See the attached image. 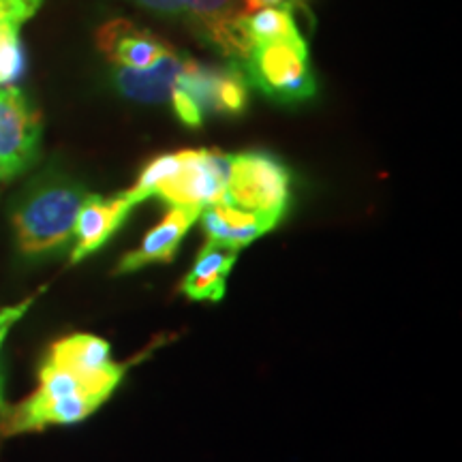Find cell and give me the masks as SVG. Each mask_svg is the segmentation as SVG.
Returning <instances> with one entry per match:
<instances>
[{
	"label": "cell",
	"mask_w": 462,
	"mask_h": 462,
	"mask_svg": "<svg viewBox=\"0 0 462 462\" xmlns=\"http://www.w3.org/2000/svg\"><path fill=\"white\" fill-rule=\"evenodd\" d=\"M285 0H242V11L245 14H255V11L268 9V7H279Z\"/></svg>",
	"instance_id": "cell-22"
},
{
	"label": "cell",
	"mask_w": 462,
	"mask_h": 462,
	"mask_svg": "<svg viewBox=\"0 0 462 462\" xmlns=\"http://www.w3.org/2000/svg\"><path fill=\"white\" fill-rule=\"evenodd\" d=\"M240 65L248 84L282 106L310 101L319 88L304 39L251 45Z\"/></svg>",
	"instance_id": "cell-2"
},
{
	"label": "cell",
	"mask_w": 462,
	"mask_h": 462,
	"mask_svg": "<svg viewBox=\"0 0 462 462\" xmlns=\"http://www.w3.org/2000/svg\"><path fill=\"white\" fill-rule=\"evenodd\" d=\"M97 50L106 56L109 67L148 69L161 60L173 48L165 39L137 26L126 17H114L101 24L95 32Z\"/></svg>",
	"instance_id": "cell-10"
},
{
	"label": "cell",
	"mask_w": 462,
	"mask_h": 462,
	"mask_svg": "<svg viewBox=\"0 0 462 462\" xmlns=\"http://www.w3.org/2000/svg\"><path fill=\"white\" fill-rule=\"evenodd\" d=\"M238 262V253L227 248L204 245L189 273L180 282V291L195 302H218L227 291V281Z\"/></svg>",
	"instance_id": "cell-14"
},
{
	"label": "cell",
	"mask_w": 462,
	"mask_h": 462,
	"mask_svg": "<svg viewBox=\"0 0 462 462\" xmlns=\"http://www.w3.org/2000/svg\"><path fill=\"white\" fill-rule=\"evenodd\" d=\"M293 176L285 161L265 150H245L229 157L225 204L281 223L291 204Z\"/></svg>",
	"instance_id": "cell-3"
},
{
	"label": "cell",
	"mask_w": 462,
	"mask_h": 462,
	"mask_svg": "<svg viewBox=\"0 0 462 462\" xmlns=\"http://www.w3.org/2000/svg\"><path fill=\"white\" fill-rule=\"evenodd\" d=\"M215 116L240 118L246 114L251 99V84L240 62L229 60L227 65H215Z\"/></svg>",
	"instance_id": "cell-16"
},
{
	"label": "cell",
	"mask_w": 462,
	"mask_h": 462,
	"mask_svg": "<svg viewBox=\"0 0 462 462\" xmlns=\"http://www.w3.org/2000/svg\"><path fill=\"white\" fill-rule=\"evenodd\" d=\"M103 398L82 392L62 398H45L32 392L26 401L9 407L0 421L5 435H24V432L45 430L50 426H75L90 418L101 404Z\"/></svg>",
	"instance_id": "cell-7"
},
{
	"label": "cell",
	"mask_w": 462,
	"mask_h": 462,
	"mask_svg": "<svg viewBox=\"0 0 462 462\" xmlns=\"http://www.w3.org/2000/svg\"><path fill=\"white\" fill-rule=\"evenodd\" d=\"M199 215L201 212L195 208H170L167 215L143 236L140 246L120 257L114 273L133 274L148 265L171 263L189 231L199 221Z\"/></svg>",
	"instance_id": "cell-11"
},
{
	"label": "cell",
	"mask_w": 462,
	"mask_h": 462,
	"mask_svg": "<svg viewBox=\"0 0 462 462\" xmlns=\"http://www.w3.org/2000/svg\"><path fill=\"white\" fill-rule=\"evenodd\" d=\"M182 65L184 56L173 50L148 69L112 67L109 79L123 99L157 106V103H170L171 88L182 71Z\"/></svg>",
	"instance_id": "cell-12"
},
{
	"label": "cell",
	"mask_w": 462,
	"mask_h": 462,
	"mask_svg": "<svg viewBox=\"0 0 462 462\" xmlns=\"http://www.w3.org/2000/svg\"><path fill=\"white\" fill-rule=\"evenodd\" d=\"M88 195L84 184L69 173L50 170L34 178L11 210L17 255L42 263L69 251L75 221Z\"/></svg>",
	"instance_id": "cell-1"
},
{
	"label": "cell",
	"mask_w": 462,
	"mask_h": 462,
	"mask_svg": "<svg viewBox=\"0 0 462 462\" xmlns=\"http://www.w3.org/2000/svg\"><path fill=\"white\" fill-rule=\"evenodd\" d=\"M135 206L137 204L126 195V190L112 195V198L90 193L88 199L84 201L82 210H79L78 221H75L69 263L75 265L95 255V253H99L123 229V225L131 217Z\"/></svg>",
	"instance_id": "cell-9"
},
{
	"label": "cell",
	"mask_w": 462,
	"mask_h": 462,
	"mask_svg": "<svg viewBox=\"0 0 462 462\" xmlns=\"http://www.w3.org/2000/svg\"><path fill=\"white\" fill-rule=\"evenodd\" d=\"M42 112L17 86L0 88V180H14L42 152Z\"/></svg>",
	"instance_id": "cell-5"
},
{
	"label": "cell",
	"mask_w": 462,
	"mask_h": 462,
	"mask_svg": "<svg viewBox=\"0 0 462 462\" xmlns=\"http://www.w3.org/2000/svg\"><path fill=\"white\" fill-rule=\"evenodd\" d=\"M133 5L148 11L150 15L165 22H184V3L182 0H131Z\"/></svg>",
	"instance_id": "cell-21"
},
{
	"label": "cell",
	"mask_w": 462,
	"mask_h": 462,
	"mask_svg": "<svg viewBox=\"0 0 462 462\" xmlns=\"http://www.w3.org/2000/svg\"><path fill=\"white\" fill-rule=\"evenodd\" d=\"M43 360L73 373L86 388L109 401L123 383L129 364L114 360L112 346L95 334H69L50 346Z\"/></svg>",
	"instance_id": "cell-6"
},
{
	"label": "cell",
	"mask_w": 462,
	"mask_h": 462,
	"mask_svg": "<svg viewBox=\"0 0 462 462\" xmlns=\"http://www.w3.org/2000/svg\"><path fill=\"white\" fill-rule=\"evenodd\" d=\"M28 56L20 31L0 34V88L15 86L24 78Z\"/></svg>",
	"instance_id": "cell-18"
},
{
	"label": "cell",
	"mask_w": 462,
	"mask_h": 462,
	"mask_svg": "<svg viewBox=\"0 0 462 462\" xmlns=\"http://www.w3.org/2000/svg\"><path fill=\"white\" fill-rule=\"evenodd\" d=\"M184 24L208 48H212L227 60L240 62L246 56V43L242 39L238 22L245 15L242 0H182Z\"/></svg>",
	"instance_id": "cell-8"
},
{
	"label": "cell",
	"mask_w": 462,
	"mask_h": 462,
	"mask_svg": "<svg viewBox=\"0 0 462 462\" xmlns=\"http://www.w3.org/2000/svg\"><path fill=\"white\" fill-rule=\"evenodd\" d=\"M231 154L215 148H187L182 165L170 180L159 187L154 198L170 208H204L227 199Z\"/></svg>",
	"instance_id": "cell-4"
},
{
	"label": "cell",
	"mask_w": 462,
	"mask_h": 462,
	"mask_svg": "<svg viewBox=\"0 0 462 462\" xmlns=\"http://www.w3.org/2000/svg\"><path fill=\"white\" fill-rule=\"evenodd\" d=\"M39 298V293H32L24 300L15 304H7V306H0V418H3L5 411H7V402H5V357H3V349L5 343H7L11 330L15 328L17 321H22L31 306L34 304V300Z\"/></svg>",
	"instance_id": "cell-19"
},
{
	"label": "cell",
	"mask_w": 462,
	"mask_h": 462,
	"mask_svg": "<svg viewBox=\"0 0 462 462\" xmlns=\"http://www.w3.org/2000/svg\"><path fill=\"white\" fill-rule=\"evenodd\" d=\"M182 157L184 150H173V152H163L150 159L148 163L142 167L135 184H133L131 189H126V195H129L137 206H140L142 201L154 198V193H157L161 184L170 180L173 173L180 170Z\"/></svg>",
	"instance_id": "cell-17"
},
{
	"label": "cell",
	"mask_w": 462,
	"mask_h": 462,
	"mask_svg": "<svg viewBox=\"0 0 462 462\" xmlns=\"http://www.w3.org/2000/svg\"><path fill=\"white\" fill-rule=\"evenodd\" d=\"M45 0H0V34L22 31L28 20L37 15Z\"/></svg>",
	"instance_id": "cell-20"
},
{
	"label": "cell",
	"mask_w": 462,
	"mask_h": 462,
	"mask_svg": "<svg viewBox=\"0 0 462 462\" xmlns=\"http://www.w3.org/2000/svg\"><path fill=\"white\" fill-rule=\"evenodd\" d=\"M199 223L206 234V245H215L236 253L263 238L279 225L270 218L255 215V212L240 210V208L229 204L204 208L199 215Z\"/></svg>",
	"instance_id": "cell-13"
},
{
	"label": "cell",
	"mask_w": 462,
	"mask_h": 462,
	"mask_svg": "<svg viewBox=\"0 0 462 462\" xmlns=\"http://www.w3.org/2000/svg\"><path fill=\"white\" fill-rule=\"evenodd\" d=\"M238 28L246 50L259 43L304 39L296 24V17H293L291 5H279V7H268L255 11V14H245L240 17Z\"/></svg>",
	"instance_id": "cell-15"
}]
</instances>
